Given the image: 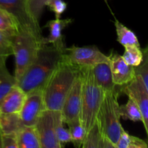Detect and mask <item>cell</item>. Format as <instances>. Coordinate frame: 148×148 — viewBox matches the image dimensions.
Here are the masks:
<instances>
[{"label":"cell","instance_id":"1","mask_svg":"<svg viewBox=\"0 0 148 148\" xmlns=\"http://www.w3.org/2000/svg\"><path fill=\"white\" fill-rule=\"evenodd\" d=\"M66 48V47H65ZM65 48L48 44L40 46L36 59L17 80V85L26 94L42 89L63 59Z\"/></svg>","mask_w":148,"mask_h":148},{"label":"cell","instance_id":"2","mask_svg":"<svg viewBox=\"0 0 148 148\" xmlns=\"http://www.w3.org/2000/svg\"><path fill=\"white\" fill-rule=\"evenodd\" d=\"M79 69L64 59L59 64L43 88L46 109L60 111Z\"/></svg>","mask_w":148,"mask_h":148},{"label":"cell","instance_id":"3","mask_svg":"<svg viewBox=\"0 0 148 148\" xmlns=\"http://www.w3.org/2000/svg\"><path fill=\"white\" fill-rule=\"evenodd\" d=\"M82 77V98L79 119L86 133L95 124L105 92L98 85L92 67L79 69Z\"/></svg>","mask_w":148,"mask_h":148},{"label":"cell","instance_id":"4","mask_svg":"<svg viewBox=\"0 0 148 148\" xmlns=\"http://www.w3.org/2000/svg\"><path fill=\"white\" fill-rule=\"evenodd\" d=\"M119 94V90L105 92L95 121L103 135L108 138L115 147L124 130L120 121Z\"/></svg>","mask_w":148,"mask_h":148},{"label":"cell","instance_id":"5","mask_svg":"<svg viewBox=\"0 0 148 148\" xmlns=\"http://www.w3.org/2000/svg\"><path fill=\"white\" fill-rule=\"evenodd\" d=\"M41 38L30 30L22 28L12 37V55L15 59L14 76L17 82L36 59L41 46Z\"/></svg>","mask_w":148,"mask_h":148},{"label":"cell","instance_id":"6","mask_svg":"<svg viewBox=\"0 0 148 148\" xmlns=\"http://www.w3.org/2000/svg\"><path fill=\"white\" fill-rule=\"evenodd\" d=\"M64 59L79 69L92 67L97 64L108 62V56L104 54L95 46H76L72 45L65 48Z\"/></svg>","mask_w":148,"mask_h":148},{"label":"cell","instance_id":"7","mask_svg":"<svg viewBox=\"0 0 148 148\" xmlns=\"http://www.w3.org/2000/svg\"><path fill=\"white\" fill-rule=\"evenodd\" d=\"M56 111L45 109L34 125L40 148H62L56 134Z\"/></svg>","mask_w":148,"mask_h":148},{"label":"cell","instance_id":"8","mask_svg":"<svg viewBox=\"0 0 148 148\" xmlns=\"http://www.w3.org/2000/svg\"><path fill=\"white\" fill-rule=\"evenodd\" d=\"M0 7L17 18L20 28L30 30L38 37H43L39 23L29 12L27 0H0Z\"/></svg>","mask_w":148,"mask_h":148},{"label":"cell","instance_id":"9","mask_svg":"<svg viewBox=\"0 0 148 148\" xmlns=\"http://www.w3.org/2000/svg\"><path fill=\"white\" fill-rule=\"evenodd\" d=\"M120 92L126 94L140 108L143 118V125L148 134V88L145 86L141 78L138 76L124 86H121Z\"/></svg>","mask_w":148,"mask_h":148},{"label":"cell","instance_id":"10","mask_svg":"<svg viewBox=\"0 0 148 148\" xmlns=\"http://www.w3.org/2000/svg\"><path fill=\"white\" fill-rule=\"evenodd\" d=\"M82 98V77L80 72L75 78L70 90L65 97L60 111L64 124L79 119Z\"/></svg>","mask_w":148,"mask_h":148},{"label":"cell","instance_id":"11","mask_svg":"<svg viewBox=\"0 0 148 148\" xmlns=\"http://www.w3.org/2000/svg\"><path fill=\"white\" fill-rule=\"evenodd\" d=\"M45 109L43 90H36L27 93L19 113L23 126H34Z\"/></svg>","mask_w":148,"mask_h":148},{"label":"cell","instance_id":"12","mask_svg":"<svg viewBox=\"0 0 148 148\" xmlns=\"http://www.w3.org/2000/svg\"><path fill=\"white\" fill-rule=\"evenodd\" d=\"M113 81L116 86H124L135 77L134 66L127 64L121 55L111 51L108 55Z\"/></svg>","mask_w":148,"mask_h":148},{"label":"cell","instance_id":"13","mask_svg":"<svg viewBox=\"0 0 148 148\" xmlns=\"http://www.w3.org/2000/svg\"><path fill=\"white\" fill-rule=\"evenodd\" d=\"M72 21L73 20L70 18H55L54 20L48 21L44 27L49 28V34L46 37L41 38L40 39L41 46L51 44L62 49L66 47L64 44V37L62 32L69 25L72 23Z\"/></svg>","mask_w":148,"mask_h":148},{"label":"cell","instance_id":"14","mask_svg":"<svg viewBox=\"0 0 148 148\" xmlns=\"http://www.w3.org/2000/svg\"><path fill=\"white\" fill-rule=\"evenodd\" d=\"M26 96L18 85H14L0 101V114H19Z\"/></svg>","mask_w":148,"mask_h":148},{"label":"cell","instance_id":"15","mask_svg":"<svg viewBox=\"0 0 148 148\" xmlns=\"http://www.w3.org/2000/svg\"><path fill=\"white\" fill-rule=\"evenodd\" d=\"M92 69L97 83L104 92L116 90V85L113 81L109 61L97 64Z\"/></svg>","mask_w":148,"mask_h":148},{"label":"cell","instance_id":"16","mask_svg":"<svg viewBox=\"0 0 148 148\" xmlns=\"http://www.w3.org/2000/svg\"><path fill=\"white\" fill-rule=\"evenodd\" d=\"M82 147L84 148H116L115 145L108 138L103 135L96 123L87 132Z\"/></svg>","mask_w":148,"mask_h":148},{"label":"cell","instance_id":"17","mask_svg":"<svg viewBox=\"0 0 148 148\" xmlns=\"http://www.w3.org/2000/svg\"><path fill=\"white\" fill-rule=\"evenodd\" d=\"M17 138L18 148H40L34 126H23L17 132Z\"/></svg>","mask_w":148,"mask_h":148},{"label":"cell","instance_id":"18","mask_svg":"<svg viewBox=\"0 0 148 148\" xmlns=\"http://www.w3.org/2000/svg\"><path fill=\"white\" fill-rule=\"evenodd\" d=\"M20 30L18 20L14 15L0 7V31L12 37Z\"/></svg>","mask_w":148,"mask_h":148},{"label":"cell","instance_id":"19","mask_svg":"<svg viewBox=\"0 0 148 148\" xmlns=\"http://www.w3.org/2000/svg\"><path fill=\"white\" fill-rule=\"evenodd\" d=\"M23 127L19 114H0V131L1 134L17 133Z\"/></svg>","mask_w":148,"mask_h":148},{"label":"cell","instance_id":"20","mask_svg":"<svg viewBox=\"0 0 148 148\" xmlns=\"http://www.w3.org/2000/svg\"><path fill=\"white\" fill-rule=\"evenodd\" d=\"M117 35V41L124 47L127 46H136L140 47L138 38L135 33L120 23L119 20L114 22Z\"/></svg>","mask_w":148,"mask_h":148},{"label":"cell","instance_id":"21","mask_svg":"<svg viewBox=\"0 0 148 148\" xmlns=\"http://www.w3.org/2000/svg\"><path fill=\"white\" fill-rule=\"evenodd\" d=\"M6 60L0 59V101L7 92L17 85V79L9 72L6 66Z\"/></svg>","mask_w":148,"mask_h":148},{"label":"cell","instance_id":"22","mask_svg":"<svg viewBox=\"0 0 148 148\" xmlns=\"http://www.w3.org/2000/svg\"><path fill=\"white\" fill-rule=\"evenodd\" d=\"M119 114L121 118L130 120L134 122H143V118L140 108L132 99L129 98L127 103L119 106Z\"/></svg>","mask_w":148,"mask_h":148},{"label":"cell","instance_id":"23","mask_svg":"<svg viewBox=\"0 0 148 148\" xmlns=\"http://www.w3.org/2000/svg\"><path fill=\"white\" fill-rule=\"evenodd\" d=\"M116 148H147V144L143 139L130 135L123 130L116 144Z\"/></svg>","mask_w":148,"mask_h":148},{"label":"cell","instance_id":"24","mask_svg":"<svg viewBox=\"0 0 148 148\" xmlns=\"http://www.w3.org/2000/svg\"><path fill=\"white\" fill-rule=\"evenodd\" d=\"M69 127V131L72 137V142L74 145L77 147H81L82 145L85 137H86V131L81 123L80 119L73 120L66 124Z\"/></svg>","mask_w":148,"mask_h":148},{"label":"cell","instance_id":"25","mask_svg":"<svg viewBox=\"0 0 148 148\" xmlns=\"http://www.w3.org/2000/svg\"><path fill=\"white\" fill-rule=\"evenodd\" d=\"M123 59L127 64L136 66L140 64L143 58V50L140 47L136 46H127L124 47Z\"/></svg>","mask_w":148,"mask_h":148},{"label":"cell","instance_id":"26","mask_svg":"<svg viewBox=\"0 0 148 148\" xmlns=\"http://www.w3.org/2000/svg\"><path fill=\"white\" fill-rule=\"evenodd\" d=\"M64 122L62 120V114L60 111H56V134L59 144L62 146H64L65 144L70 143L72 142V137L69 133V130H66L64 127Z\"/></svg>","mask_w":148,"mask_h":148},{"label":"cell","instance_id":"27","mask_svg":"<svg viewBox=\"0 0 148 148\" xmlns=\"http://www.w3.org/2000/svg\"><path fill=\"white\" fill-rule=\"evenodd\" d=\"M143 58L140 64L137 66H134L135 76L140 77L143 82L148 88V49L145 48L143 49Z\"/></svg>","mask_w":148,"mask_h":148},{"label":"cell","instance_id":"28","mask_svg":"<svg viewBox=\"0 0 148 148\" xmlns=\"http://www.w3.org/2000/svg\"><path fill=\"white\" fill-rule=\"evenodd\" d=\"M12 54V37L0 31V59H7Z\"/></svg>","mask_w":148,"mask_h":148},{"label":"cell","instance_id":"29","mask_svg":"<svg viewBox=\"0 0 148 148\" xmlns=\"http://www.w3.org/2000/svg\"><path fill=\"white\" fill-rule=\"evenodd\" d=\"M49 0H27V7L33 18L39 23V20L43 13V9Z\"/></svg>","mask_w":148,"mask_h":148},{"label":"cell","instance_id":"30","mask_svg":"<svg viewBox=\"0 0 148 148\" xmlns=\"http://www.w3.org/2000/svg\"><path fill=\"white\" fill-rule=\"evenodd\" d=\"M55 14V18H61V16L67 8V4L64 0H49L46 4Z\"/></svg>","mask_w":148,"mask_h":148},{"label":"cell","instance_id":"31","mask_svg":"<svg viewBox=\"0 0 148 148\" xmlns=\"http://www.w3.org/2000/svg\"><path fill=\"white\" fill-rule=\"evenodd\" d=\"M1 148H18L17 133L1 134Z\"/></svg>","mask_w":148,"mask_h":148},{"label":"cell","instance_id":"32","mask_svg":"<svg viewBox=\"0 0 148 148\" xmlns=\"http://www.w3.org/2000/svg\"><path fill=\"white\" fill-rule=\"evenodd\" d=\"M1 132L0 131V148H1Z\"/></svg>","mask_w":148,"mask_h":148}]
</instances>
